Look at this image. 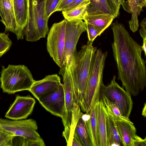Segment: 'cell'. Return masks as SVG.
Here are the masks:
<instances>
[{"instance_id":"d6986e66","label":"cell","mask_w":146,"mask_h":146,"mask_svg":"<svg viewBox=\"0 0 146 146\" xmlns=\"http://www.w3.org/2000/svg\"><path fill=\"white\" fill-rule=\"evenodd\" d=\"M115 122L123 146H133L132 140L137 135L133 123L131 121L123 120H115Z\"/></svg>"},{"instance_id":"e0dca14e","label":"cell","mask_w":146,"mask_h":146,"mask_svg":"<svg viewBox=\"0 0 146 146\" xmlns=\"http://www.w3.org/2000/svg\"><path fill=\"white\" fill-rule=\"evenodd\" d=\"M98 102L88 113H82L81 117L83 120L92 146H99L97 134V118Z\"/></svg>"},{"instance_id":"8fae6325","label":"cell","mask_w":146,"mask_h":146,"mask_svg":"<svg viewBox=\"0 0 146 146\" xmlns=\"http://www.w3.org/2000/svg\"><path fill=\"white\" fill-rule=\"evenodd\" d=\"M48 112L61 118L65 109L64 95L63 84L61 83L54 89L41 96L38 100Z\"/></svg>"},{"instance_id":"f1b7e54d","label":"cell","mask_w":146,"mask_h":146,"mask_svg":"<svg viewBox=\"0 0 146 146\" xmlns=\"http://www.w3.org/2000/svg\"><path fill=\"white\" fill-rule=\"evenodd\" d=\"M19 140L17 145L22 146H44L45 145L44 140H35L27 139L23 137L17 136Z\"/></svg>"},{"instance_id":"d6a6232c","label":"cell","mask_w":146,"mask_h":146,"mask_svg":"<svg viewBox=\"0 0 146 146\" xmlns=\"http://www.w3.org/2000/svg\"><path fill=\"white\" fill-rule=\"evenodd\" d=\"M133 146H146V137L144 139L136 135L133 140Z\"/></svg>"},{"instance_id":"f546056e","label":"cell","mask_w":146,"mask_h":146,"mask_svg":"<svg viewBox=\"0 0 146 146\" xmlns=\"http://www.w3.org/2000/svg\"><path fill=\"white\" fill-rule=\"evenodd\" d=\"M60 0H45V9L47 16L49 18L54 12Z\"/></svg>"},{"instance_id":"4fadbf2b","label":"cell","mask_w":146,"mask_h":146,"mask_svg":"<svg viewBox=\"0 0 146 146\" xmlns=\"http://www.w3.org/2000/svg\"><path fill=\"white\" fill-rule=\"evenodd\" d=\"M61 83L60 78L57 74L48 75L41 80H35L28 91L38 100L42 95L52 90Z\"/></svg>"},{"instance_id":"1f68e13d","label":"cell","mask_w":146,"mask_h":146,"mask_svg":"<svg viewBox=\"0 0 146 146\" xmlns=\"http://www.w3.org/2000/svg\"><path fill=\"white\" fill-rule=\"evenodd\" d=\"M74 0H60L55 12L57 11H63L67 6L72 3Z\"/></svg>"},{"instance_id":"ba28073f","label":"cell","mask_w":146,"mask_h":146,"mask_svg":"<svg viewBox=\"0 0 146 146\" xmlns=\"http://www.w3.org/2000/svg\"><path fill=\"white\" fill-rule=\"evenodd\" d=\"M114 75L107 86L102 84L100 96H106L115 104L122 115L129 117L132 111L133 102L131 95L121 87L115 81Z\"/></svg>"},{"instance_id":"52a82bcc","label":"cell","mask_w":146,"mask_h":146,"mask_svg":"<svg viewBox=\"0 0 146 146\" xmlns=\"http://www.w3.org/2000/svg\"><path fill=\"white\" fill-rule=\"evenodd\" d=\"M67 20L54 23L48 33L46 43L48 52L60 68L65 67L64 62L65 37Z\"/></svg>"},{"instance_id":"7402d4cb","label":"cell","mask_w":146,"mask_h":146,"mask_svg":"<svg viewBox=\"0 0 146 146\" xmlns=\"http://www.w3.org/2000/svg\"><path fill=\"white\" fill-rule=\"evenodd\" d=\"M115 18L108 14L90 15L86 13L83 20L103 32L110 25Z\"/></svg>"},{"instance_id":"30bf717a","label":"cell","mask_w":146,"mask_h":146,"mask_svg":"<svg viewBox=\"0 0 146 146\" xmlns=\"http://www.w3.org/2000/svg\"><path fill=\"white\" fill-rule=\"evenodd\" d=\"M38 128L36 121L32 119L12 120L0 117V129L15 137L43 140L37 131Z\"/></svg>"},{"instance_id":"2e32d148","label":"cell","mask_w":146,"mask_h":146,"mask_svg":"<svg viewBox=\"0 0 146 146\" xmlns=\"http://www.w3.org/2000/svg\"><path fill=\"white\" fill-rule=\"evenodd\" d=\"M86 13L90 15L108 14L117 17L119 10L111 0H89Z\"/></svg>"},{"instance_id":"8992f818","label":"cell","mask_w":146,"mask_h":146,"mask_svg":"<svg viewBox=\"0 0 146 146\" xmlns=\"http://www.w3.org/2000/svg\"><path fill=\"white\" fill-rule=\"evenodd\" d=\"M35 80L31 71L24 65H9L2 69L0 78V87L9 94L30 89Z\"/></svg>"},{"instance_id":"9a60e30c","label":"cell","mask_w":146,"mask_h":146,"mask_svg":"<svg viewBox=\"0 0 146 146\" xmlns=\"http://www.w3.org/2000/svg\"><path fill=\"white\" fill-rule=\"evenodd\" d=\"M0 21L5 27V31L17 33V26L15 14L13 0H0Z\"/></svg>"},{"instance_id":"5bb4252c","label":"cell","mask_w":146,"mask_h":146,"mask_svg":"<svg viewBox=\"0 0 146 146\" xmlns=\"http://www.w3.org/2000/svg\"><path fill=\"white\" fill-rule=\"evenodd\" d=\"M13 3L17 26L16 36L18 40H22L28 19L29 0H13Z\"/></svg>"},{"instance_id":"ac0fdd59","label":"cell","mask_w":146,"mask_h":146,"mask_svg":"<svg viewBox=\"0 0 146 146\" xmlns=\"http://www.w3.org/2000/svg\"><path fill=\"white\" fill-rule=\"evenodd\" d=\"M121 5L125 11L131 14L129 26L131 31L135 32L139 27L138 17L143 8L146 7V0H124Z\"/></svg>"},{"instance_id":"484cf974","label":"cell","mask_w":146,"mask_h":146,"mask_svg":"<svg viewBox=\"0 0 146 146\" xmlns=\"http://www.w3.org/2000/svg\"><path fill=\"white\" fill-rule=\"evenodd\" d=\"M85 23L88 39L87 44H92L95 39L97 36H100L103 32L94 26L87 22Z\"/></svg>"},{"instance_id":"e575fe53","label":"cell","mask_w":146,"mask_h":146,"mask_svg":"<svg viewBox=\"0 0 146 146\" xmlns=\"http://www.w3.org/2000/svg\"><path fill=\"white\" fill-rule=\"evenodd\" d=\"M72 146H82L77 135L74 132L72 139Z\"/></svg>"},{"instance_id":"83f0119b","label":"cell","mask_w":146,"mask_h":146,"mask_svg":"<svg viewBox=\"0 0 146 146\" xmlns=\"http://www.w3.org/2000/svg\"><path fill=\"white\" fill-rule=\"evenodd\" d=\"M15 137L0 129V146H13V141Z\"/></svg>"},{"instance_id":"603a6c76","label":"cell","mask_w":146,"mask_h":146,"mask_svg":"<svg viewBox=\"0 0 146 146\" xmlns=\"http://www.w3.org/2000/svg\"><path fill=\"white\" fill-rule=\"evenodd\" d=\"M100 100L102 101L107 114L115 120L131 121L129 117L122 115L115 104L106 96H100Z\"/></svg>"},{"instance_id":"ffe728a7","label":"cell","mask_w":146,"mask_h":146,"mask_svg":"<svg viewBox=\"0 0 146 146\" xmlns=\"http://www.w3.org/2000/svg\"><path fill=\"white\" fill-rule=\"evenodd\" d=\"M107 114L102 101L98 102L97 118V134L99 146H108L106 133V116Z\"/></svg>"},{"instance_id":"7c38bea8","label":"cell","mask_w":146,"mask_h":146,"mask_svg":"<svg viewBox=\"0 0 146 146\" xmlns=\"http://www.w3.org/2000/svg\"><path fill=\"white\" fill-rule=\"evenodd\" d=\"M35 103V99L30 95H17L5 116L13 120L25 119L32 113Z\"/></svg>"},{"instance_id":"8d00e7d4","label":"cell","mask_w":146,"mask_h":146,"mask_svg":"<svg viewBox=\"0 0 146 146\" xmlns=\"http://www.w3.org/2000/svg\"><path fill=\"white\" fill-rule=\"evenodd\" d=\"M144 106L142 109V115L145 117L146 116V103L145 102L144 104Z\"/></svg>"},{"instance_id":"9c48e42d","label":"cell","mask_w":146,"mask_h":146,"mask_svg":"<svg viewBox=\"0 0 146 146\" xmlns=\"http://www.w3.org/2000/svg\"><path fill=\"white\" fill-rule=\"evenodd\" d=\"M86 23L82 20L75 19L67 20L66 27L64 62L68 69L71 62L77 52L76 45L82 34L86 31Z\"/></svg>"},{"instance_id":"44dd1931","label":"cell","mask_w":146,"mask_h":146,"mask_svg":"<svg viewBox=\"0 0 146 146\" xmlns=\"http://www.w3.org/2000/svg\"><path fill=\"white\" fill-rule=\"evenodd\" d=\"M106 133L108 146H123L119 135L114 119L107 113Z\"/></svg>"},{"instance_id":"836d02e7","label":"cell","mask_w":146,"mask_h":146,"mask_svg":"<svg viewBox=\"0 0 146 146\" xmlns=\"http://www.w3.org/2000/svg\"><path fill=\"white\" fill-rule=\"evenodd\" d=\"M89 0H74L72 3L69 5L63 11L64 12H67L70 11L80 4Z\"/></svg>"},{"instance_id":"5b68a950","label":"cell","mask_w":146,"mask_h":146,"mask_svg":"<svg viewBox=\"0 0 146 146\" xmlns=\"http://www.w3.org/2000/svg\"><path fill=\"white\" fill-rule=\"evenodd\" d=\"M45 0H29L28 19L25 31L26 40L36 42L45 38L49 31Z\"/></svg>"},{"instance_id":"3957f363","label":"cell","mask_w":146,"mask_h":146,"mask_svg":"<svg viewBox=\"0 0 146 146\" xmlns=\"http://www.w3.org/2000/svg\"><path fill=\"white\" fill-rule=\"evenodd\" d=\"M97 47L84 45L73 58L69 69L78 104L80 107L84 97L92 62Z\"/></svg>"},{"instance_id":"d4e9b609","label":"cell","mask_w":146,"mask_h":146,"mask_svg":"<svg viewBox=\"0 0 146 146\" xmlns=\"http://www.w3.org/2000/svg\"><path fill=\"white\" fill-rule=\"evenodd\" d=\"M74 132L77 135L82 146H92L84 121L81 116L77 123Z\"/></svg>"},{"instance_id":"4dcf8cb0","label":"cell","mask_w":146,"mask_h":146,"mask_svg":"<svg viewBox=\"0 0 146 146\" xmlns=\"http://www.w3.org/2000/svg\"><path fill=\"white\" fill-rule=\"evenodd\" d=\"M140 25L142 29L139 30L140 35L143 39V43L141 46L143 51L146 56V18L145 17L141 22Z\"/></svg>"},{"instance_id":"d590c367","label":"cell","mask_w":146,"mask_h":146,"mask_svg":"<svg viewBox=\"0 0 146 146\" xmlns=\"http://www.w3.org/2000/svg\"><path fill=\"white\" fill-rule=\"evenodd\" d=\"M124 0H111L113 3L119 9L120 5L123 3Z\"/></svg>"},{"instance_id":"4316f807","label":"cell","mask_w":146,"mask_h":146,"mask_svg":"<svg viewBox=\"0 0 146 146\" xmlns=\"http://www.w3.org/2000/svg\"><path fill=\"white\" fill-rule=\"evenodd\" d=\"M12 44L8 35L4 33H0V57L9 50Z\"/></svg>"},{"instance_id":"cb8c5ba5","label":"cell","mask_w":146,"mask_h":146,"mask_svg":"<svg viewBox=\"0 0 146 146\" xmlns=\"http://www.w3.org/2000/svg\"><path fill=\"white\" fill-rule=\"evenodd\" d=\"M89 0L80 4L72 9L67 12L62 11L65 19L70 21L75 19L83 20L86 13L87 5Z\"/></svg>"},{"instance_id":"7a4b0ae2","label":"cell","mask_w":146,"mask_h":146,"mask_svg":"<svg viewBox=\"0 0 146 146\" xmlns=\"http://www.w3.org/2000/svg\"><path fill=\"white\" fill-rule=\"evenodd\" d=\"M59 73L63 77L65 109L62 118L64 127L62 136L67 146H72V139L77 123L82 112L78 104L69 69L61 68Z\"/></svg>"},{"instance_id":"277c9868","label":"cell","mask_w":146,"mask_h":146,"mask_svg":"<svg viewBox=\"0 0 146 146\" xmlns=\"http://www.w3.org/2000/svg\"><path fill=\"white\" fill-rule=\"evenodd\" d=\"M107 51L103 52L97 49L93 59L86 88L80 106L81 110L89 113L100 101V93L103 82V75Z\"/></svg>"},{"instance_id":"6da1fadb","label":"cell","mask_w":146,"mask_h":146,"mask_svg":"<svg viewBox=\"0 0 146 146\" xmlns=\"http://www.w3.org/2000/svg\"><path fill=\"white\" fill-rule=\"evenodd\" d=\"M111 28V47L118 79L127 91L137 96L146 86L145 62L142 57L141 46L132 38L123 24L116 21Z\"/></svg>"}]
</instances>
